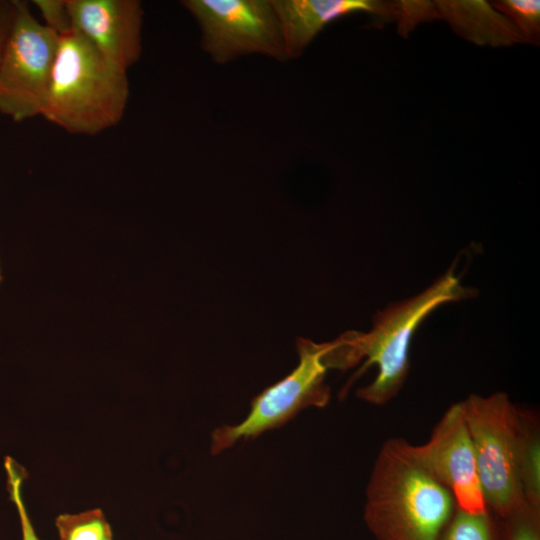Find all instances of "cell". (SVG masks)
<instances>
[{
  "instance_id": "obj_1",
  "label": "cell",
  "mask_w": 540,
  "mask_h": 540,
  "mask_svg": "<svg viewBox=\"0 0 540 540\" xmlns=\"http://www.w3.org/2000/svg\"><path fill=\"white\" fill-rule=\"evenodd\" d=\"M477 294L475 289L464 286L450 268L421 293L378 311L368 333L348 331L330 341L326 363L329 369L345 370L366 358L355 378L375 364V380L358 389L357 396L370 404L384 405L398 394L406 380L410 343L426 316L440 305Z\"/></svg>"
},
{
  "instance_id": "obj_2",
  "label": "cell",
  "mask_w": 540,
  "mask_h": 540,
  "mask_svg": "<svg viewBox=\"0 0 540 540\" xmlns=\"http://www.w3.org/2000/svg\"><path fill=\"white\" fill-rule=\"evenodd\" d=\"M455 509L451 492L403 452L399 438L384 443L364 511L376 540H439Z\"/></svg>"
},
{
  "instance_id": "obj_3",
  "label": "cell",
  "mask_w": 540,
  "mask_h": 540,
  "mask_svg": "<svg viewBox=\"0 0 540 540\" xmlns=\"http://www.w3.org/2000/svg\"><path fill=\"white\" fill-rule=\"evenodd\" d=\"M128 96L125 71L77 32L60 36L41 116L69 133L94 135L117 125Z\"/></svg>"
},
{
  "instance_id": "obj_4",
  "label": "cell",
  "mask_w": 540,
  "mask_h": 540,
  "mask_svg": "<svg viewBox=\"0 0 540 540\" xmlns=\"http://www.w3.org/2000/svg\"><path fill=\"white\" fill-rule=\"evenodd\" d=\"M488 510L503 518L525 503L523 474L539 449L535 423L504 392L461 401Z\"/></svg>"
},
{
  "instance_id": "obj_5",
  "label": "cell",
  "mask_w": 540,
  "mask_h": 540,
  "mask_svg": "<svg viewBox=\"0 0 540 540\" xmlns=\"http://www.w3.org/2000/svg\"><path fill=\"white\" fill-rule=\"evenodd\" d=\"M296 347L299 355L297 367L255 396L242 422L223 425L212 432L213 455L232 447L238 440L254 439L268 430L281 427L305 408H322L328 404L331 396L325 383L328 342L315 343L298 338Z\"/></svg>"
},
{
  "instance_id": "obj_6",
  "label": "cell",
  "mask_w": 540,
  "mask_h": 540,
  "mask_svg": "<svg viewBox=\"0 0 540 540\" xmlns=\"http://www.w3.org/2000/svg\"><path fill=\"white\" fill-rule=\"evenodd\" d=\"M14 4L0 63V112L20 122L42 115L60 36L36 20L27 2Z\"/></svg>"
},
{
  "instance_id": "obj_7",
  "label": "cell",
  "mask_w": 540,
  "mask_h": 540,
  "mask_svg": "<svg viewBox=\"0 0 540 540\" xmlns=\"http://www.w3.org/2000/svg\"><path fill=\"white\" fill-rule=\"evenodd\" d=\"M201 30L203 50L218 64L260 54L288 60L270 0H185Z\"/></svg>"
},
{
  "instance_id": "obj_8",
  "label": "cell",
  "mask_w": 540,
  "mask_h": 540,
  "mask_svg": "<svg viewBox=\"0 0 540 540\" xmlns=\"http://www.w3.org/2000/svg\"><path fill=\"white\" fill-rule=\"evenodd\" d=\"M399 441L416 465L451 492L457 509L473 514L488 510L461 402L447 409L426 443Z\"/></svg>"
},
{
  "instance_id": "obj_9",
  "label": "cell",
  "mask_w": 540,
  "mask_h": 540,
  "mask_svg": "<svg viewBox=\"0 0 540 540\" xmlns=\"http://www.w3.org/2000/svg\"><path fill=\"white\" fill-rule=\"evenodd\" d=\"M72 30L122 71L142 53L143 9L137 0H67Z\"/></svg>"
},
{
  "instance_id": "obj_10",
  "label": "cell",
  "mask_w": 540,
  "mask_h": 540,
  "mask_svg": "<svg viewBox=\"0 0 540 540\" xmlns=\"http://www.w3.org/2000/svg\"><path fill=\"white\" fill-rule=\"evenodd\" d=\"M277 16L288 60L302 54L330 22L352 13L378 12L370 0H270Z\"/></svg>"
},
{
  "instance_id": "obj_11",
  "label": "cell",
  "mask_w": 540,
  "mask_h": 540,
  "mask_svg": "<svg viewBox=\"0 0 540 540\" xmlns=\"http://www.w3.org/2000/svg\"><path fill=\"white\" fill-rule=\"evenodd\" d=\"M439 540H498L497 518L489 510L473 514L456 508Z\"/></svg>"
},
{
  "instance_id": "obj_12",
  "label": "cell",
  "mask_w": 540,
  "mask_h": 540,
  "mask_svg": "<svg viewBox=\"0 0 540 540\" xmlns=\"http://www.w3.org/2000/svg\"><path fill=\"white\" fill-rule=\"evenodd\" d=\"M60 540H104L112 534L100 509L61 514L55 520Z\"/></svg>"
},
{
  "instance_id": "obj_13",
  "label": "cell",
  "mask_w": 540,
  "mask_h": 540,
  "mask_svg": "<svg viewBox=\"0 0 540 540\" xmlns=\"http://www.w3.org/2000/svg\"><path fill=\"white\" fill-rule=\"evenodd\" d=\"M497 522L498 540H540L538 506L522 503L505 517L497 518Z\"/></svg>"
},
{
  "instance_id": "obj_14",
  "label": "cell",
  "mask_w": 540,
  "mask_h": 540,
  "mask_svg": "<svg viewBox=\"0 0 540 540\" xmlns=\"http://www.w3.org/2000/svg\"><path fill=\"white\" fill-rule=\"evenodd\" d=\"M4 467L7 473V486L10 499L13 501L19 515L22 540H40L31 522L22 496V484L25 478L24 470L11 457L5 458Z\"/></svg>"
},
{
  "instance_id": "obj_15",
  "label": "cell",
  "mask_w": 540,
  "mask_h": 540,
  "mask_svg": "<svg viewBox=\"0 0 540 540\" xmlns=\"http://www.w3.org/2000/svg\"><path fill=\"white\" fill-rule=\"evenodd\" d=\"M33 2L39 9L45 26L55 31L59 36L72 31L67 0H35Z\"/></svg>"
},
{
  "instance_id": "obj_16",
  "label": "cell",
  "mask_w": 540,
  "mask_h": 540,
  "mask_svg": "<svg viewBox=\"0 0 540 540\" xmlns=\"http://www.w3.org/2000/svg\"><path fill=\"white\" fill-rule=\"evenodd\" d=\"M503 5L518 21L527 34H534L539 27L540 2L538 0H508Z\"/></svg>"
},
{
  "instance_id": "obj_17",
  "label": "cell",
  "mask_w": 540,
  "mask_h": 540,
  "mask_svg": "<svg viewBox=\"0 0 540 540\" xmlns=\"http://www.w3.org/2000/svg\"><path fill=\"white\" fill-rule=\"evenodd\" d=\"M15 14V4L13 1L0 0V63L5 50L7 39L12 28Z\"/></svg>"
},
{
  "instance_id": "obj_18",
  "label": "cell",
  "mask_w": 540,
  "mask_h": 540,
  "mask_svg": "<svg viewBox=\"0 0 540 540\" xmlns=\"http://www.w3.org/2000/svg\"><path fill=\"white\" fill-rule=\"evenodd\" d=\"M104 540H113L112 534H110L109 536H107Z\"/></svg>"
},
{
  "instance_id": "obj_19",
  "label": "cell",
  "mask_w": 540,
  "mask_h": 540,
  "mask_svg": "<svg viewBox=\"0 0 540 540\" xmlns=\"http://www.w3.org/2000/svg\"><path fill=\"white\" fill-rule=\"evenodd\" d=\"M2 281V273H1V268H0V282Z\"/></svg>"
}]
</instances>
